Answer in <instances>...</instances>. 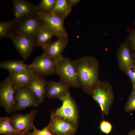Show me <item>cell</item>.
I'll list each match as a JSON object with an SVG mask.
<instances>
[{"mask_svg":"<svg viewBox=\"0 0 135 135\" xmlns=\"http://www.w3.org/2000/svg\"><path fill=\"white\" fill-rule=\"evenodd\" d=\"M73 61L80 86L91 94L99 81L98 61L94 57L84 56Z\"/></svg>","mask_w":135,"mask_h":135,"instance_id":"1","label":"cell"},{"mask_svg":"<svg viewBox=\"0 0 135 135\" xmlns=\"http://www.w3.org/2000/svg\"><path fill=\"white\" fill-rule=\"evenodd\" d=\"M55 74L62 83L70 87H80L73 61L69 58L63 56L57 60Z\"/></svg>","mask_w":135,"mask_h":135,"instance_id":"2","label":"cell"},{"mask_svg":"<svg viewBox=\"0 0 135 135\" xmlns=\"http://www.w3.org/2000/svg\"><path fill=\"white\" fill-rule=\"evenodd\" d=\"M91 94L93 99L98 104L103 114L107 115L113 100L111 88L108 84L98 81Z\"/></svg>","mask_w":135,"mask_h":135,"instance_id":"3","label":"cell"},{"mask_svg":"<svg viewBox=\"0 0 135 135\" xmlns=\"http://www.w3.org/2000/svg\"><path fill=\"white\" fill-rule=\"evenodd\" d=\"M56 62L43 53L28 64L29 68L36 76L43 78L56 73Z\"/></svg>","mask_w":135,"mask_h":135,"instance_id":"4","label":"cell"},{"mask_svg":"<svg viewBox=\"0 0 135 135\" xmlns=\"http://www.w3.org/2000/svg\"><path fill=\"white\" fill-rule=\"evenodd\" d=\"M60 100L62 102V105L51 114L78 126V116L77 108L70 92L62 96Z\"/></svg>","mask_w":135,"mask_h":135,"instance_id":"5","label":"cell"},{"mask_svg":"<svg viewBox=\"0 0 135 135\" xmlns=\"http://www.w3.org/2000/svg\"><path fill=\"white\" fill-rule=\"evenodd\" d=\"M14 106L13 113L32 106L37 107L38 100L27 86L14 87Z\"/></svg>","mask_w":135,"mask_h":135,"instance_id":"6","label":"cell"},{"mask_svg":"<svg viewBox=\"0 0 135 135\" xmlns=\"http://www.w3.org/2000/svg\"><path fill=\"white\" fill-rule=\"evenodd\" d=\"M38 112L37 109H34L26 114L18 113L13 114L10 117L12 124L19 132L26 135L32 130L35 117Z\"/></svg>","mask_w":135,"mask_h":135,"instance_id":"7","label":"cell"},{"mask_svg":"<svg viewBox=\"0 0 135 135\" xmlns=\"http://www.w3.org/2000/svg\"><path fill=\"white\" fill-rule=\"evenodd\" d=\"M46 126L49 131L54 135H74L78 126L51 114L50 121Z\"/></svg>","mask_w":135,"mask_h":135,"instance_id":"8","label":"cell"},{"mask_svg":"<svg viewBox=\"0 0 135 135\" xmlns=\"http://www.w3.org/2000/svg\"><path fill=\"white\" fill-rule=\"evenodd\" d=\"M36 14L42 23L54 31L57 37L68 36L64 26V19L50 12L37 11Z\"/></svg>","mask_w":135,"mask_h":135,"instance_id":"9","label":"cell"},{"mask_svg":"<svg viewBox=\"0 0 135 135\" xmlns=\"http://www.w3.org/2000/svg\"><path fill=\"white\" fill-rule=\"evenodd\" d=\"M14 86L7 78L0 84V105L8 114L13 113Z\"/></svg>","mask_w":135,"mask_h":135,"instance_id":"10","label":"cell"},{"mask_svg":"<svg viewBox=\"0 0 135 135\" xmlns=\"http://www.w3.org/2000/svg\"><path fill=\"white\" fill-rule=\"evenodd\" d=\"M21 57L26 60L36 46L34 37L13 34L9 37Z\"/></svg>","mask_w":135,"mask_h":135,"instance_id":"11","label":"cell"},{"mask_svg":"<svg viewBox=\"0 0 135 135\" xmlns=\"http://www.w3.org/2000/svg\"><path fill=\"white\" fill-rule=\"evenodd\" d=\"M13 34L34 37L42 24L36 14L26 17L18 22Z\"/></svg>","mask_w":135,"mask_h":135,"instance_id":"12","label":"cell"},{"mask_svg":"<svg viewBox=\"0 0 135 135\" xmlns=\"http://www.w3.org/2000/svg\"><path fill=\"white\" fill-rule=\"evenodd\" d=\"M68 42V36L57 37L55 41H51L43 49V53L51 58L57 60L63 56L62 53Z\"/></svg>","mask_w":135,"mask_h":135,"instance_id":"13","label":"cell"},{"mask_svg":"<svg viewBox=\"0 0 135 135\" xmlns=\"http://www.w3.org/2000/svg\"><path fill=\"white\" fill-rule=\"evenodd\" d=\"M36 76L29 69L9 73L7 78L14 87H20L27 86Z\"/></svg>","mask_w":135,"mask_h":135,"instance_id":"14","label":"cell"},{"mask_svg":"<svg viewBox=\"0 0 135 135\" xmlns=\"http://www.w3.org/2000/svg\"><path fill=\"white\" fill-rule=\"evenodd\" d=\"M70 87L60 81H47L46 96L50 98L60 99L69 92Z\"/></svg>","mask_w":135,"mask_h":135,"instance_id":"15","label":"cell"},{"mask_svg":"<svg viewBox=\"0 0 135 135\" xmlns=\"http://www.w3.org/2000/svg\"><path fill=\"white\" fill-rule=\"evenodd\" d=\"M117 56L120 67L125 71L134 65L130 46L126 42L120 46L118 51Z\"/></svg>","mask_w":135,"mask_h":135,"instance_id":"16","label":"cell"},{"mask_svg":"<svg viewBox=\"0 0 135 135\" xmlns=\"http://www.w3.org/2000/svg\"><path fill=\"white\" fill-rule=\"evenodd\" d=\"M47 82L43 78L36 76L27 86L34 94L40 103L46 96Z\"/></svg>","mask_w":135,"mask_h":135,"instance_id":"17","label":"cell"},{"mask_svg":"<svg viewBox=\"0 0 135 135\" xmlns=\"http://www.w3.org/2000/svg\"><path fill=\"white\" fill-rule=\"evenodd\" d=\"M13 11L20 14L24 18L36 14V6L24 0H13Z\"/></svg>","mask_w":135,"mask_h":135,"instance_id":"18","label":"cell"},{"mask_svg":"<svg viewBox=\"0 0 135 135\" xmlns=\"http://www.w3.org/2000/svg\"><path fill=\"white\" fill-rule=\"evenodd\" d=\"M41 28L34 37L36 46L43 49L52 41V38L56 35L54 32L48 26L42 23Z\"/></svg>","mask_w":135,"mask_h":135,"instance_id":"19","label":"cell"},{"mask_svg":"<svg viewBox=\"0 0 135 135\" xmlns=\"http://www.w3.org/2000/svg\"><path fill=\"white\" fill-rule=\"evenodd\" d=\"M0 67L8 70L9 73L17 72L29 69L28 65L19 60H9L1 62Z\"/></svg>","mask_w":135,"mask_h":135,"instance_id":"20","label":"cell"},{"mask_svg":"<svg viewBox=\"0 0 135 135\" xmlns=\"http://www.w3.org/2000/svg\"><path fill=\"white\" fill-rule=\"evenodd\" d=\"M72 8L68 0H56L54 7L50 12L56 14L65 20L71 12Z\"/></svg>","mask_w":135,"mask_h":135,"instance_id":"21","label":"cell"},{"mask_svg":"<svg viewBox=\"0 0 135 135\" xmlns=\"http://www.w3.org/2000/svg\"><path fill=\"white\" fill-rule=\"evenodd\" d=\"M18 22V21L15 18L9 21L0 22V39L6 37H9L10 36L13 34L14 27Z\"/></svg>","mask_w":135,"mask_h":135,"instance_id":"22","label":"cell"},{"mask_svg":"<svg viewBox=\"0 0 135 135\" xmlns=\"http://www.w3.org/2000/svg\"><path fill=\"white\" fill-rule=\"evenodd\" d=\"M19 132L12 124L10 117L7 116L0 118V134H7Z\"/></svg>","mask_w":135,"mask_h":135,"instance_id":"23","label":"cell"},{"mask_svg":"<svg viewBox=\"0 0 135 135\" xmlns=\"http://www.w3.org/2000/svg\"><path fill=\"white\" fill-rule=\"evenodd\" d=\"M56 0H42L37 6V11L50 12L54 6Z\"/></svg>","mask_w":135,"mask_h":135,"instance_id":"24","label":"cell"},{"mask_svg":"<svg viewBox=\"0 0 135 135\" xmlns=\"http://www.w3.org/2000/svg\"><path fill=\"white\" fill-rule=\"evenodd\" d=\"M99 128L102 133L110 135L112 130V126L110 122L103 120L100 123Z\"/></svg>","mask_w":135,"mask_h":135,"instance_id":"25","label":"cell"},{"mask_svg":"<svg viewBox=\"0 0 135 135\" xmlns=\"http://www.w3.org/2000/svg\"><path fill=\"white\" fill-rule=\"evenodd\" d=\"M32 130V132H28L26 135H54L49 131L47 126L39 130L37 129L34 126Z\"/></svg>","mask_w":135,"mask_h":135,"instance_id":"26","label":"cell"},{"mask_svg":"<svg viewBox=\"0 0 135 135\" xmlns=\"http://www.w3.org/2000/svg\"><path fill=\"white\" fill-rule=\"evenodd\" d=\"M125 110L126 112L135 110V94L132 93L126 105Z\"/></svg>","mask_w":135,"mask_h":135,"instance_id":"27","label":"cell"},{"mask_svg":"<svg viewBox=\"0 0 135 135\" xmlns=\"http://www.w3.org/2000/svg\"><path fill=\"white\" fill-rule=\"evenodd\" d=\"M126 72L131 80L133 87H134L135 86V65L129 68Z\"/></svg>","mask_w":135,"mask_h":135,"instance_id":"28","label":"cell"},{"mask_svg":"<svg viewBox=\"0 0 135 135\" xmlns=\"http://www.w3.org/2000/svg\"><path fill=\"white\" fill-rule=\"evenodd\" d=\"M126 42L133 48L135 47V30H130Z\"/></svg>","mask_w":135,"mask_h":135,"instance_id":"29","label":"cell"},{"mask_svg":"<svg viewBox=\"0 0 135 135\" xmlns=\"http://www.w3.org/2000/svg\"><path fill=\"white\" fill-rule=\"evenodd\" d=\"M68 1L69 4L72 7L77 4L81 1L80 0H68Z\"/></svg>","mask_w":135,"mask_h":135,"instance_id":"30","label":"cell"},{"mask_svg":"<svg viewBox=\"0 0 135 135\" xmlns=\"http://www.w3.org/2000/svg\"><path fill=\"white\" fill-rule=\"evenodd\" d=\"M128 135H135V128L130 131Z\"/></svg>","mask_w":135,"mask_h":135,"instance_id":"31","label":"cell"},{"mask_svg":"<svg viewBox=\"0 0 135 135\" xmlns=\"http://www.w3.org/2000/svg\"><path fill=\"white\" fill-rule=\"evenodd\" d=\"M4 135H25L24 134L19 132L13 133L9 134H5Z\"/></svg>","mask_w":135,"mask_h":135,"instance_id":"32","label":"cell"},{"mask_svg":"<svg viewBox=\"0 0 135 135\" xmlns=\"http://www.w3.org/2000/svg\"><path fill=\"white\" fill-rule=\"evenodd\" d=\"M132 93L135 94V86L133 87V90Z\"/></svg>","mask_w":135,"mask_h":135,"instance_id":"33","label":"cell"},{"mask_svg":"<svg viewBox=\"0 0 135 135\" xmlns=\"http://www.w3.org/2000/svg\"><path fill=\"white\" fill-rule=\"evenodd\" d=\"M134 51V61L135 62V47L133 48Z\"/></svg>","mask_w":135,"mask_h":135,"instance_id":"34","label":"cell"},{"mask_svg":"<svg viewBox=\"0 0 135 135\" xmlns=\"http://www.w3.org/2000/svg\"><path fill=\"white\" fill-rule=\"evenodd\" d=\"M134 23L135 24V20H134Z\"/></svg>","mask_w":135,"mask_h":135,"instance_id":"35","label":"cell"}]
</instances>
